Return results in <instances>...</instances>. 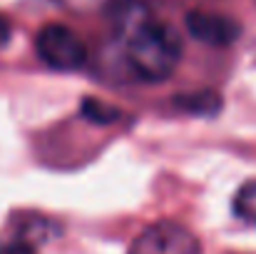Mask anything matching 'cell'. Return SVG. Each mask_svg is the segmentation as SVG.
<instances>
[{"instance_id": "7a4b0ae2", "label": "cell", "mask_w": 256, "mask_h": 254, "mask_svg": "<svg viewBox=\"0 0 256 254\" xmlns=\"http://www.w3.org/2000/svg\"><path fill=\"white\" fill-rule=\"evenodd\" d=\"M35 50L38 58L60 73H72L80 70L87 63V48L80 40L78 33H72L68 25L62 23H50L45 25L38 38H35Z\"/></svg>"}, {"instance_id": "9c48e42d", "label": "cell", "mask_w": 256, "mask_h": 254, "mask_svg": "<svg viewBox=\"0 0 256 254\" xmlns=\"http://www.w3.org/2000/svg\"><path fill=\"white\" fill-rule=\"evenodd\" d=\"M10 23H8V18L5 15H0V48L2 45H8V40H10Z\"/></svg>"}, {"instance_id": "8992f818", "label": "cell", "mask_w": 256, "mask_h": 254, "mask_svg": "<svg viewBox=\"0 0 256 254\" xmlns=\"http://www.w3.org/2000/svg\"><path fill=\"white\" fill-rule=\"evenodd\" d=\"M82 115L94 125H112L120 120V110L110 102H102L100 97H85L82 100Z\"/></svg>"}, {"instance_id": "ba28073f", "label": "cell", "mask_w": 256, "mask_h": 254, "mask_svg": "<svg viewBox=\"0 0 256 254\" xmlns=\"http://www.w3.org/2000/svg\"><path fill=\"white\" fill-rule=\"evenodd\" d=\"M0 254H35V249H32L28 242H20V239H15V242H8V244H2V247H0Z\"/></svg>"}, {"instance_id": "277c9868", "label": "cell", "mask_w": 256, "mask_h": 254, "mask_svg": "<svg viewBox=\"0 0 256 254\" xmlns=\"http://www.w3.org/2000/svg\"><path fill=\"white\" fill-rule=\"evenodd\" d=\"M184 25L189 30V35L204 45H214V48H226L232 43H236V38L242 35V25L222 13H206V10H192L184 18Z\"/></svg>"}, {"instance_id": "5b68a950", "label": "cell", "mask_w": 256, "mask_h": 254, "mask_svg": "<svg viewBox=\"0 0 256 254\" xmlns=\"http://www.w3.org/2000/svg\"><path fill=\"white\" fill-rule=\"evenodd\" d=\"M176 107L192 115H216L222 107V100L216 92H192V95H179L176 97Z\"/></svg>"}, {"instance_id": "52a82bcc", "label": "cell", "mask_w": 256, "mask_h": 254, "mask_svg": "<svg viewBox=\"0 0 256 254\" xmlns=\"http://www.w3.org/2000/svg\"><path fill=\"white\" fill-rule=\"evenodd\" d=\"M234 212H236V217L256 224V179L254 182H246L236 192V197H234Z\"/></svg>"}, {"instance_id": "3957f363", "label": "cell", "mask_w": 256, "mask_h": 254, "mask_svg": "<svg viewBox=\"0 0 256 254\" xmlns=\"http://www.w3.org/2000/svg\"><path fill=\"white\" fill-rule=\"evenodd\" d=\"M130 254H202L199 239L174 222H157L150 229H144Z\"/></svg>"}, {"instance_id": "6da1fadb", "label": "cell", "mask_w": 256, "mask_h": 254, "mask_svg": "<svg viewBox=\"0 0 256 254\" xmlns=\"http://www.w3.org/2000/svg\"><path fill=\"white\" fill-rule=\"evenodd\" d=\"M117 28L124 43V58L137 78L164 80L174 73L182 58V38L174 28L137 3H127L117 13Z\"/></svg>"}]
</instances>
